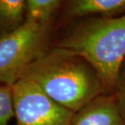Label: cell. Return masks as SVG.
<instances>
[{
  "mask_svg": "<svg viewBox=\"0 0 125 125\" xmlns=\"http://www.w3.org/2000/svg\"><path fill=\"white\" fill-rule=\"evenodd\" d=\"M64 10L69 17H115L125 14V0H71Z\"/></svg>",
  "mask_w": 125,
  "mask_h": 125,
  "instance_id": "6",
  "label": "cell"
},
{
  "mask_svg": "<svg viewBox=\"0 0 125 125\" xmlns=\"http://www.w3.org/2000/svg\"><path fill=\"white\" fill-rule=\"evenodd\" d=\"M94 67L106 94H114L125 60V14L82 22L57 43Z\"/></svg>",
  "mask_w": 125,
  "mask_h": 125,
  "instance_id": "2",
  "label": "cell"
},
{
  "mask_svg": "<svg viewBox=\"0 0 125 125\" xmlns=\"http://www.w3.org/2000/svg\"><path fill=\"white\" fill-rule=\"evenodd\" d=\"M62 3L59 0H26L25 21L51 24L52 19Z\"/></svg>",
  "mask_w": 125,
  "mask_h": 125,
  "instance_id": "8",
  "label": "cell"
},
{
  "mask_svg": "<svg viewBox=\"0 0 125 125\" xmlns=\"http://www.w3.org/2000/svg\"><path fill=\"white\" fill-rule=\"evenodd\" d=\"M12 119H15L13 89L12 86L0 84V125H12Z\"/></svg>",
  "mask_w": 125,
  "mask_h": 125,
  "instance_id": "9",
  "label": "cell"
},
{
  "mask_svg": "<svg viewBox=\"0 0 125 125\" xmlns=\"http://www.w3.org/2000/svg\"><path fill=\"white\" fill-rule=\"evenodd\" d=\"M15 125H70L74 114L51 99L37 84L20 80L12 86Z\"/></svg>",
  "mask_w": 125,
  "mask_h": 125,
  "instance_id": "4",
  "label": "cell"
},
{
  "mask_svg": "<svg viewBox=\"0 0 125 125\" xmlns=\"http://www.w3.org/2000/svg\"><path fill=\"white\" fill-rule=\"evenodd\" d=\"M114 95L116 98L119 110L125 119V61L121 67Z\"/></svg>",
  "mask_w": 125,
  "mask_h": 125,
  "instance_id": "10",
  "label": "cell"
},
{
  "mask_svg": "<svg viewBox=\"0 0 125 125\" xmlns=\"http://www.w3.org/2000/svg\"><path fill=\"white\" fill-rule=\"evenodd\" d=\"M51 25L25 21L0 36V84L13 86L26 67L48 50Z\"/></svg>",
  "mask_w": 125,
  "mask_h": 125,
  "instance_id": "3",
  "label": "cell"
},
{
  "mask_svg": "<svg viewBox=\"0 0 125 125\" xmlns=\"http://www.w3.org/2000/svg\"><path fill=\"white\" fill-rule=\"evenodd\" d=\"M24 22V0H0V36L16 30Z\"/></svg>",
  "mask_w": 125,
  "mask_h": 125,
  "instance_id": "7",
  "label": "cell"
},
{
  "mask_svg": "<svg viewBox=\"0 0 125 125\" xmlns=\"http://www.w3.org/2000/svg\"><path fill=\"white\" fill-rule=\"evenodd\" d=\"M70 125H125V119L115 95L104 94L76 112Z\"/></svg>",
  "mask_w": 125,
  "mask_h": 125,
  "instance_id": "5",
  "label": "cell"
},
{
  "mask_svg": "<svg viewBox=\"0 0 125 125\" xmlns=\"http://www.w3.org/2000/svg\"><path fill=\"white\" fill-rule=\"evenodd\" d=\"M21 79L33 82L50 98L73 113L106 94L96 71L83 57L57 46L29 64Z\"/></svg>",
  "mask_w": 125,
  "mask_h": 125,
  "instance_id": "1",
  "label": "cell"
}]
</instances>
